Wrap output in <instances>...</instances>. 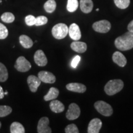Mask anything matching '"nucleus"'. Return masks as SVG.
<instances>
[{
  "label": "nucleus",
  "mask_w": 133,
  "mask_h": 133,
  "mask_svg": "<svg viewBox=\"0 0 133 133\" xmlns=\"http://www.w3.org/2000/svg\"><path fill=\"white\" fill-rule=\"evenodd\" d=\"M116 48L120 51H128L133 48V32L128 31L115 41Z\"/></svg>",
  "instance_id": "f257e3e1"
},
{
  "label": "nucleus",
  "mask_w": 133,
  "mask_h": 133,
  "mask_svg": "<svg viewBox=\"0 0 133 133\" xmlns=\"http://www.w3.org/2000/svg\"><path fill=\"white\" fill-rule=\"evenodd\" d=\"M124 87L123 81L121 79H112L107 82L104 88V91L109 96H113L122 90Z\"/></svg>",
  "instance_id": "f03ea898"
},
{
  "label": "nucleus",
  "mask_w": 133,
  "mask_h": 133,
  "mask_svg": "<svg viewBox=\"0 0 133 133\" xmlns=\"http://www.w3.org/2000/svg\"><path fill=\"white\" fill-rule=\"evenodd\" d=\"M69 33V27L66 24L59 23L52 27V35L56 39H62L67 35Z\"/></svg>",
  "instance_id": "7ed1b4c3"
},
{
  "label": "nucleus",
  "mask_w": 133,
  "mask_h": 133,
  "mask_svg": "<svg viewBox=\"0 0 133 133\" xmlns=\"http://www.w3.org/2000/svg\"><path fill=\"white\" fill-rule=\"evenodd\" d=\"M94 108L98 112L105 116H110L113 114V109L111 105L102 101H98L94 104Z\"/></svg>",
  "instance_id": "20e7f679"
},
{
  "label": "nucleus",
  "mask_w": 133,
  "mask_h": 133,
  "mask_svg": "<svg viewBox=\"0 0 133 133\" xmlns=\"http://www.w3.org/2000/svg\"><path fill=\"white\" fill-rule=\"evenodd\" d=\"M94 31L101 33H106L110 30L111 24L107 20H102L94 22L92 25Z\"/></svg>",
  "instance_id": "39448f33"
},
{
  "label": "nucleus",
  "mask_w": 133,
  "mask_h": 133,
  "mask_svg": "<svg viewBox=\"0 0 133 133\" xmlns=\"http://www.w3.org/2000/svg\"><path fill=\"white\" fill-rule=\"evenodd\" d=\"M14 67L17 70L21 72H26L30 70L31 65L25 57L24 56H20L16 60Z\"/></svg>",
  "instance_id": "423d86ee"
},
{
  "label": "nucleus",
  "mask_w": 133,
  "mask_h": 133,
  "mask_svg": "<svg viewBox=\"0 0 133 133\" xmlns=\"http://www.w3.org/2000/svg\"><path fill=\"white\" fill-rule=\"evenodd\" d=\"M80 109L75 103H71L69 105V109L66 113V118L69 120H74L77 119L80 115Z\"/></svg>",
  "instance_id": "0eeeda50"
},
{
  "label": "nucleus",
  "mask_w": 133,
  "mask_h": 133,
  "mask_svg": "<svg viewBox=\"0 0 133 133\" xmlns=\"http://www.w3.org/2000/svg\"><path fill=\"white\" fill-rule=\"evenodd\" d=\"M49 120L48 117H42L38 121L37 126V132L38 133H51L52 132L51 128L49 126Z\"/></svg>",
  "instance_id": "6e6552de"
},
{
  "label": "nucleus",
  "mask_w": 133,
  "mask_h": 133,
  "mask_svg": "<svg viewBox=\"0 0 133 133\" xmlns=\"http://www.w3.org/2000/svg\"><path fill=\"white\" fill-rule=\"evenodd\" d=\"M38 77L40 79L41 82L45 83H54L56 78L54 75L48 71H41L38 73Z\"/></svg>",
  "instance_id": "1a4fd4ad"
},
{
  "label": "nucleus",
  "mask_w": 133,
  "mask_h": 133,
  "mask_svg": "<svg viewBox=\"0 0 133 133\" xmlns=\"http://www.w3.org/2000/svg\"><path fill=\"white\" fill-rule=\"evenodd\" d=\"M35 62L39 66H44L48 64V59L45 54L42 50L36 51L34 55Z\"/></svg>",
  "instance_id": "9d476101"
},
{
  "label": "nucleus",
  "mask_w": 133,
  "mask_h": 133,
  "mask_svg": "<svg viewBox=\"0 0 133 133\" xmlns=\"http://www.w3.org/2000/svg\"><path fill=\"white\" fill-rule=\"evenodd\" d=\"M102 126V123L99 118L91 119L88 127V133H99Z\"/></svg>",
  "instance_id": "9b49d317"
},
{
  "label": "nucleus",
  "mask_w": 133,
  "mask_h": 133,
  "mask_svg": "<svg viewBox=\"0 0 133 133\" xmlns=\"http://www.w3.org/2000/svg\"><path fill=\"white\" fill-rule=\"evenodd\" d=\"M69 36L73 40L79 41L81 37V33L79 26L76 24H71L69 28Z\"/></svg>",
  "instance_id": "f8f14e48"
},
{
  "label": "nucleus",
  "mask_w": 133,
  "mask_h": 133,
  "mask_svg": "<svg viewBox=\"0 0 133 133\" xmlns=\"http://www.w3.org/2000/svg\"><path fill=\"white\" fill-rule=\"evenodd\" d=\"M41 81L39 78L35 75H30L27 78V83L32 92H36L38 87L40 86Z\"/></svg>",
  "instance_id": "ddd939ff"
},
{
  "label": "nucleus",
  "mask_w": 133,
  "mask_h": 133,
  "mask_svg": "<svg viewBox=\"0 0 133 133\" xmlns=\"http://www.w3.org/2000/svg\"><path fill=\"white\" fill-rule=\"evenodd\" d=\"M112 60L114 63L121 67H123L127 64V60L125 56L118 51H116L114 53L112 56Z\"/></svg>",
  "instance_id": "4468645a"
},
{
  "label": "nucleus",
  "mask_w": 133,
  "mask_h": 133,
  "mask_svg": "<svg viewBox=\"0 0 133 133\" xmlns=\"http://www.w3.org/2000/svg\"><path fill=\"white\" fill-rule=\"evenodd\" d=\"M66 88L69 91L75 92L83 93L86 91V86L78 83H69L66 85Z\"/></svg>",
  "instance_id": "2eb2a0df"
},
{
  "label": "nucleus",
  "mask_w": 133,
  "mask_h": 133,
  "mask_svg": "<svg viewBox=\"0 0 133 133\" xmlns=\"http://www.w3.org/2000/svg\"><path fill=\"white\" fill-rule=\"evenodd\" d=\"M70 47L73 51L78 53H83L87 50V44L85 43L79 41H75L71 43Z\"/></svg>",
  "instance_id": "dca6fc26"
},
{
  "label": "nucleus",
  "mask_w": 133,
  "mask_h": 133,
  "mask_svg": "<svg viewBox=\"0 0 133 133\" xmlns=\"http://www.w3.org/2000/svg\"><path fill=\"white\" fill-rule=\"evenodd\" d=\"M79 5L81 11L85 14L90 13L94 6L92 0H80Z\"/></svg>",
  "instance_id": "f3484780"
},
{
  "label": "nucleus",
  "mask_w": 133,
  "mask_h": 133,
  "mask_svg": "<svg viewBox=\"0 0 133 133\" xmlns=\"http://www.w3.org/2000/svg\"><path fill=\"white\" fill-rule=\"evenodd\" d=\"M49 107L54 113H61L64 110L65 106L61 101L57 100H52L49 104Z\"/></svg>",
  "instance_id": "a211bd4d"
},
{
  "label": "nucleus",
  "mask_w": 133,
  "mask_h": 133,
  "mask_svg": "<svg viewBox=\"0 0 133 133\" xmlns=\"http://www.w3.org/2000/svg\"><path fill=\"white\" fill-rule=\"evenodd\" d=\"M19 42L22 47L26 49H29L31 48L33 45V42L32 39H31L29 36L22 35L20 36L19 37Z\"/></svg>",
  "instance_id": "6ab92c4d"
},
{
  "label": "nucleus",
  "mask_w": 133,
  "mask_h": 133,
  "mask_svg": "<svg viewBox=\"0 0 133 133\" xmlns=\"http://www.w3.org/2000/svg\"><path fill=\"white\" fill-rule=\"evenodd\" d=\"M59 94V91L57 88L52 87L49 89L48 94L44 96V100L45 101H49L56 99Z\"/></svg>",
  "instance_id": "aec40b11"
},
{
  "label": "nucleus",
  "mask_w": 133,
  "mask_h": 133,
  "mask_svg": "<svg viewBox=\"0 0 133 133\" xmlns=\"http://www.w3.org/2000/svg\"><path fill=\"white\" fill-rule=\"evenodd\" d=\"M10 131L11 133H25V128L24 126L19 122H13L10 126Z\"/></svg>",
  "instance_id": "412c9836"
},
{
  "label": "nucleus",
  "mask_w": 133,
  "mask_h": 133,
  "mask_svg": "<svg viewBox=\"0 0 133 133\" xmlns=\"http://www.w3.org/2000/svg\"><path fill=\"white\" fill-rule=\"evenodd\" d=\"M56 3L54 0H48L44 4V9L48 13H52L56 10Z\"/></svg>",
  "instance_id": "4be33fe9"
},
{
  "label": "nucleus",
  "mask_w": 133,
  "mask_h": 133,
  "mask_svg": "<svg viewBox=\"0 0 133 133\" xmlns=\"http://www.w3.org/2000/svg\"><path fill=\"white\" fill-rule=\"evenodd\" d=\"M8 78V71L6 66L0 62V82H4Z\"/></svg>",
  "instance_id": "5701e85b"
},
{
  "label": "nucleus",
  "mask_w": 133,
  "mask_h": 133,
  "mask_svg": "<svg viewBox=\"0 0 133 133\" xmlns=\"http://www.w3.org/2000/svg\"><path fill=\"white\" fill-rule=\"evenodd\" d=\"M78 8V0H68L66 9L70 12H74Z\"/></svg>",
  "instance_id": "b1692460"
},
{
  "label": "nucleus",
  "mask_w": 133,
  "mask_h": 133,
  "mask_svg": "<svg viewBox=\"0 0 133 133\" xmlns=\"http://www.w3.org/2000/svg\"><path fill=\"white\" fill-rule=\"evenodd\" d=\"M1 19L2 20V21L4 22L9 24V23H12L14 21L15 16L12 13L6 12L3 13V14L1 15Z\"/></svg>",
  "instance_id": "393cba45"
},
{
  "label": "nucleus",
  "mask_w": 133,
  "mask_h": 133,
  "mask_svg": "<svg viewBox=\"0 0 133 133\" xmlns=\"http://www.w3.org/2000/svg\"><path fill=\"white\" fill-rule=\"evenodd\" d=\"M114 3L117 8L124 9L129 6L130 0H114Z\"/></svg>",
  "instance_id": "a878e982"
},
{
  "label": "nucleus",
  "mask_w": 133,
  "mask_h": 133,
  "mask_svg": "<svg viewBox=\"0 0 133 133\" xmlns=\"http://www.w3.org/2000/svg\"><path fill=\"white\" fill-rule=\"evenodd\" d=\"M12 108L8 105H0V117H4L11 114Z\"/></svg>",
  "instance_id": "bb28decb"
},
{
  "label": "nucleus",
  "mask_w": 133,
  "mask_h": 133,
  "mask_svg": "<svg viewBox=\"0 0 133 133\" xmlns=\"http://www.w3.org/2000/svg\"><path fill=\"white\" fill-rule=\"evenodd\" d=\"M8 36V30L6 26L0 23V39H4Z\"/></svg>",
  "instance_id": "cd10ccee"
},
{
  "label": "nucleus",
  "mask_w": 133,
  "mask_h": 133,
  "mask_svg": "<svg viewBox=\"0 0 133 133\" xmlns=\"http://www.w3.org/2000/svg\"><path fill=\"white\" fill-rule=\"evenodd\" d=\"M48 22V18L45 16H40L36 17V23L35 25L41 26L46 24Z\"/></svg>",
  "instance_id": "c85d7f7f"
},
{
  "label": "nucleus",
  "mask_w": 133,
  "mask_h": 133,
  "mask_svg": "<svg viewBox=\"0 0 133 133\" xmlns=\"http://www.w3.org/2000/svg\"><path fill=\"white\" fill-rule=\"evenodd\" d=\"M65 132L66 133H78L79 130L76 124H70L66 126Z\"/></svg>",
  "instance_id": "c756f323"
},
{
  "label": "nucleus",
  "mask_w": 133,
  "mask_h": 133,
  "mask_svg": "<svg viewBox=\"0 0 133 133\" xmlns=\"http://www.w3.org/2000/svg\"><path fill=\"white\" fill-rule=\"evenodd\" d=\"M25 24L28 26L35 25L36 23V17L32 15H29V16L25 17Z\"/></svg>",
  "instance_id": "7c9ffc66"
},
{
  "label": "nucleus",
  "mask_w": 133,
  "mask_h": 133,
  "mask_svg": "<svg viewBox=\"0 0 133 133\" xmlns=\"http://www.w3.org/2000/svg\"><path fill=\"white\" fill-rule=\"evenodd\" d=\"M81 57L79 56H76L74 59H73L72 61H71V65L73 68H76L77 66L78 65L79 61H80Z\"/></svg>",
  "instance_id": "2f4dec72"
},
{
  "label": "nucleus",
  "mask_w": 133,
  "mask_h": 133,
  "mask_svg": "<svg viewBox=\"0 0 133 133\" xmlns=\"http://www.w3.org/2000/svg\"><path fill=\"white\" fill-rule=\"evenodd\" d=\"M128 30L133 32V20L131 21L128 25Z\"/></svg>",
  "instance_id": "473e14b6"
},
{
  "label": "nucleus",
  "mask_w": 133,
  "mask_h": 133,
  "mask_svg": "<svg viewBox=\"0 0 133 133\" xmlns=\"http://www.w3.org/2000/svg\"><path fill=\"white\" fill-rule=\"evenodd\" d=\"M4 92L3 91V88L0 86V99H3V97H4Z\"/></svg>",
  "instance_id": "72a5a7b5"
},
{
  "label": "nucleus",
  "mask_w": 133,
  "mask_h": 133,
  "mask_svg": "<svg viewBox=\"0 0 133 133\" xmlns=\"http://www.w3.org/2000/svg\"><path fill=\"white\" fill-rule=\"evenodd\" d=\"M8 94V91H6V92H4V94H5V95H7Z\"/></svg>",
  "instance_id": "f704fd0d"
},
{
  "label": "nucleus",
  "mask_w": 133,
  "mask_h": 133,
  "mask_svg": "<svg viewBox=\"0 0 133 133\" xmlns=\"http://www.w3.org/2000/svg\"><path fill=\"white\" fill-rule=\"evenodd\" d=\"M1 123L0 122V128H1Z\"/></svg>",
  "instance_id": "c9c22d12"
},
{
  "label": "nucleus",
  "mask_w": 133,
  "mask_h": 133,
  "mask_svg": "<svg viewBox=\"0 0 133 133\" xmlns=\"http://www.w3.org/2000/svg\"><path fill=\"white\" fill-rule=\"evenodd\" d=\"M99 11V9H96V11Z\"/></svg>",
  "instance_id": "e433bc0d"
},
{
  "label": "nucleus",
  "mask_w": 133,
  "mask_h": 133,
  "mask_svg": "<svg viewBox=\"0 0 133 133\" xmlns=\"http://www.w3.org/2000/svg\"><path fill=\"white\" fill-rule=\"evenodd\" d=\"M2 2V1H1V0H0V3H1Z\"/></svg>",
  "instance_id": "4c0bfd02"
}]
</instances>
